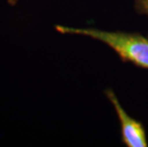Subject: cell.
Masks as SVG:
<instances>
[{"label": "cell", "instance_id": "3957f363", "mask_svg": "<svg viewBox=\"0 0 148 147\" xmlns=\"http://www.w3.org/2000/svg\"><path fill=\"white\" fill-rule=\"evenodd\" d=\"M133 2L138 14L148 15V0H133Z\"/></svg>", "mask_w": 148, "mask_h": 147}, {"label": "cell", "instance_id": "7a4b0ae2", "mask_svg": "<svg viewBox=\"0 0 148 147\" xmlns=\"http://www.w3.org/2000/svg\"><path fill=\"white\" fill-rule=\"evenodd\" d=\"M105 96L112 103L121 123L122 143L127 147H147V136L143 124L128 115L112 89H106Z\"/></svg>", "mask_w": 148, "mask_h": 147}, {"label": "cell", "instance_id": "277c9868", "mask_svg": "<svg viewBox=\"0 0 148 147\" xmlns=\"http://www.w3.org/2000/svg\"><path fill=\"white\" fill-rule=\"evenodd\" d=\"M7 1H8V3H9V4H10L11 6H14L15 4H17L19 0H7Z\"/></svg>", "mask_w": 148, "mask_h": 147}, {"label": "cell", "instance_id": "6da1fadb", "mask_svg": "<svg viewBox=\"0 0 148 147\" xmlns=\"http://www.w3.org/2000/svg\"><path fill=\"white\" fill-rule=\"evenodd\" d=\"M56 30L65 34L93 38L110 47L122 61L148 70V38L138 33L103 31L95 28H75L56 25Z\"/></svg>", "mask_w": 148, "mask_h": 147}]
</instances>
